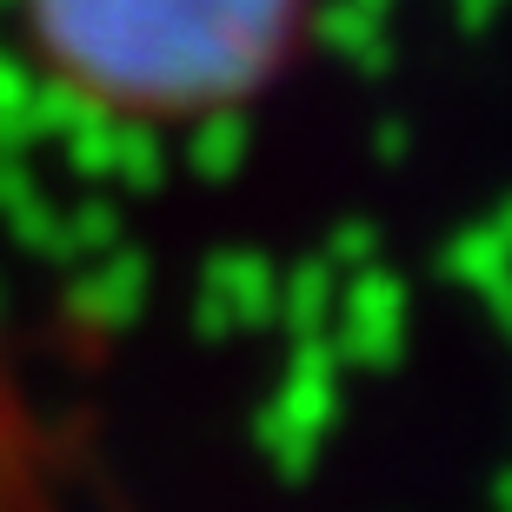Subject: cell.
<instances>
[{
  "instance_id": "10",
  "label": "cell",
  "mask_w": 512,
  "mask_h": 512,
  "mask_svg": "<svg viewBox=\"0 0 512 512\" xmlns=\"http://www.w3.org/2000/svg\"><path fill=\"white\" fill-rule=\"evenodd\" d=\"M0 306H7V293H0Z\"/></svg>"
},
{
  "instance_id": "9",
  "label": "cell",
  "mask_w": 512,
  "mask_h": 512,
  "mask_svg": "<svg viewBox=\"0 0 512 512\" xmlns=\"http://www.w3.org/2000/svg\"><path fill=\"white\" fill-rule=\"evenodd\" d=\"M493 512H512V466L493 479Z\"/></svg>"
},
{
  "instance_id": "2",
  "label": "cell",
  "mask_w": 512,
  "mask_h": 512,
  "mask_svg": "<svg viewBox=\"0 0 512 512\" xmlns=\"http://www.w3.org/2000/svg\"><path fill=\"white\" fill-rule=\"evenodd\" d=\"M346 413V366L326 340H293L280 386L266 393V406L253 413V446L286 486H300L320 466L326 439Z\"/></svg>"
},
{
  "instance_id": "5",
  "label": "cell",
  "mask_w": 512,
  "mask_h": 512,
  "mask_svg": "<svg viewBox=\"0 0 512 512\" xmlns=\"http://www.w3.org/2000/svg\"><path fill=\"white\" fill-rule=\"evenodd\" d=\"M80 280L67 293L80 326L94 333H127L140 313H147V260L140 253H107V260H80Z\"/></svg>"
},
{
  "instance_id": "3",
  "label": "cell",
  "mask_w": 512,
  "mask_h": 512,
  "mask_svg": "<svg viewBox=\"0 0 512 512\" xmlns=\"http://www.w3.org/2000/svg\"><path fill=\"white\" fill-rule=\"evenodd\" d=\"M406 320H413L406 280L366 260L340 280V300H333V320H326V346L340 353L346 373H393L406 360V340H413Z\"/></svg>"
},
{
  "instance_id": "1",
  "label": "cell",
  "mask_w": 512,
  "mask_h": 512,
  "mask_svg": "<svg viewBox=\"0 0 512 512\" xmlns=\"http://www.w3.org/2000/svg\"><path fill=\"white\" fill-rule=\"evenodd\" d=\"M34 107L54 127L80 114L193 127L240 114L286 74L313 27V0H7Z\"/></svg>"
},
{
  "instance_id": "6",
  "label": "cell",
  "mask_w": 512,
  "mask_h": 512,
  "mask_svg": "<svg viewBox=\"0 0 512 512\" xmlns=\"http://www.w3.org/2000/svg\"><path fill=\"white\" fill-rule=\"evenodd\" d=\"M340 280L346 273L333 260H306V266H293V273H280V326H286V340H326Z\"/></svg>"
},
{
  "instance_id": "8",
  "label": "cell",
  "mask_w": 512,
  "mask_h": 512,
  "mask_svg": "<svg viewBox=\"0 0 512 512\" xmlns=\"http://www.w3.org/2000/svg\"><path fill=\"white\" fill-rule=\"evenodd\" d=\"M479 300H486V320H493V333H499V340L512 346V273H506L499 286H486Z\"/></svg>"
},
{
  "instance_id": "7",
  "label": "cell",
  "mask_w": 512,
  "mask_h": 512,
  "mask_svg": "<svg viewBox=\"0 0 512 512\" xmlns=\"http://www.w3.org/2000/svg\"><path fill=\"white\" fill-rule=\"evenodd\" d=\"M446 273H453L459 286L486 293V286H499L512 273V247L499 240V227H479V233H466V240L446 247Z\"/></svg>"
},
{
  "instance_id": "4",
  "label": "cell",
  "mask_w": 512,
  "mask_h": 512,
  "mask_svg": "<svg viewBox=\"0 0 512 512\" xmlns=\"http://www.w3.org/2000/svg\"><path fill=\"white\" fill-rule=\"evenodd\" d=\"M193 320L207 340H253L266 326H280V273L260 253H220L200 273Z\"/></svg>"
}]
</instances>
